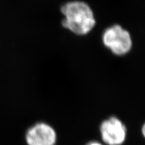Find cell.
Returning <instances> with one entry per match:
<instances>
[{
	"label": "cell",
	"mask_w": 145,
	"mask_h": 145,
	"mask_svg": "<svg viewBox=\"0 0 145 145\" xmlns=\"http://www.w3.org/2000/svg\"><path fill=\"white\" fill-rule=\"evenodd\" d=\"M63 28L75 35L83 36L89 34L96 25V18L91 7L86 1L72 0L61 5Z\"/></svg>",
	"instance_id": "1"
},
{
	"label": "cell",
	"mask_w": 145,
	"mask_h": 145,
	"mask_svg": "<svg viewBox=\"0 0 145 145\" xmlns=\"http://www.w3.org/2000/svg\"><path fill=\"white\" fill-rule=\"evenodd\" d=\"M104 46L112 54L123 57L131 51L133 40L130 32L120 24L107 27L101 36Z\"/></svg>",
	"instance_id": "2"
},
{
	"label": "cell",
	"mask_w": 145,
	"mask_h": 145,
	"mask_svg": "<svg viewBox=\"0 0 145 145\" xmlns=\"http://www.w3.org/2000/svg\"><path fill=\"white\" fill-rule=\"evenodd\" d=\"M99 132L101 140L106 145H122L126 139V125L116 116H110L103 120Z\"/></svg>",
	"instance_id": "3"
},
{
	"label": "cell",
	"mask_w": 145,
	"mask_h": 145,
	"mask_svg": "<svg viewBox=\"0 0 145 145\" xmlns=\"http://www.w3.org/2000/svg\"><path fill=\"white\" fill-rule=\"evenodd\" d=\"M25 140L27 145H55L57 135L51 125L40 122L27 130Z\"/></svg>",
	"instance_id": "4"
},
{
	"label": "cell",
	"mask_w": 145,
	"mask_h": 145,
	"mask_svg": "<svg viewBox=\"0 0 145 145\" xmlns=\"http://www.w3.org/2000/svg\"><path fill=\"white\" fill-rule=\"evenodd\" d=\"M86 145H104V144L99 142V141L92 140V141H90V142H89L88 144H86Z\"/></svg>",
	"instance_id": "5"
},
{
	"label": "cell",
	"mask_w": 145,
	"mask_h": 145,
	"mask_svg": "<svg viewBox=\"0 0 145 145\" xmlns=\"http://www.w3.org/2000/svg\"><path fill=\"white\" fill-rule=\"evenodd\" d=\"M141 131H142V134L143 135V137L145 138V123L143 124V126H142V129H141Z\"/></svg>",
	"instance_id": "6"
}]
</instances>
